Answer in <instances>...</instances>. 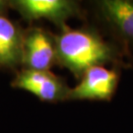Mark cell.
I'll return each mask as SVG.
<instances>
[{"label":"cell","mask_w":133,"mask_h":133,"mask_svg":"<svg viewBox=\"0 0 133 133\" xmlns=\"http://www.w3.org/2000/svg\"><path fill=\"white\" fill-rule=\"evenodd\" d=\"M119 73L105 65L94 66L81 76L79 83L70 89L68 99L78 101H110L117 89Z\"/></svg>","instance_id":"obj_2"},{"label":"cell","mask_w":133,"mask_h":133,"mask_svg":"<svg viewBox=\"0 0 133 133\" xmlns=\"http://www.w3.org/2000/svg\"><path fill=\"white\" fill-rule=\"evenodd\" d=\"M100 15L124 42L133 44V0L97 2Z\"/></svg>","instance_id":"obj_5"},{"label":"cell","mask_w":133,"mask_h":133,"mask_svg":"<svg viewBox=\"0 0 133 133\" xmlns=\"http://www.w3.org/2000/svg\"><path fill=\"white\" fill-rule=\"evenodd\" d=\"M13 5L25 19H46L57 25H63L80 12L76 2L68 0H19Z\"/></svg>","instance_id":"obj_4"},{"label":"cell","mask_w":133,"mask_h":133,"mask_svg":"<svg viewBox=\"0 0 133 133\" xmlns=\"http://www.w3.org/2000/svg\"><path fill=\"white\" fill-rule=\"evenodd\" d=\"M23 55L28 69L48 71L56 57V51L46 33L34 30L25 41Z\"/></svg>","instance_id":"obj_6"},{"label":"cell","mask_w":133,"mask_h":133,"mask_svg":"<svg viewBox=\"0 0 133 133\" xmlns=\"http://www.w3.org/2000/svg\"><path fill=\"white\" fill-rule=\"evenodd\" d=\"M56 58L77 78L94 66L120 61L118 49L89 29H64L56 38Z\"/></svg>","instance_id":"obj_1"},{"label":"cell","mask_w":133,"mask_h":133,"mask_svg":"<svg viewBox=\"0 0 133 133\" xmlns=\"http://www.w3.org/2000/svg\"><path fill=\"white\" fill-rule=\"evenodd\" d=\"M13 86L27 91L44 102L68 99L70 89L63 81L49 71L22 70L13 81Z\"/></svg>","instance_id":"obj_3"},{"label":"cell","mask_w":133,"mask_h":133,"mask_svg":"<svg viewBox=\"0 0 133 133\" xmlns=\"http://www.w3.org/2000/svg\"><path fill=\"white\" fill-rule=\"evenodd\" d=\"M23 57V44L18 29L0 15V65L13 66Z\"/></svg>","instance_id":"obj_7"},{"label":"cell","mask_w":133,"mask_h":133,"mask_svg":"<svg viewBox=\"0 0 133 133\" xmlns=\"http://www.w3.org/2000/svg\"><path fill=\"white\" fill-rule=\"evenodd\" d=\"M2 5H3V2H1V1H0V7H1Z\"/></svg>","instance_id":"obj_8"}]
</instances>
